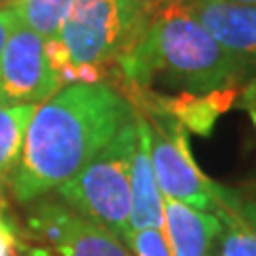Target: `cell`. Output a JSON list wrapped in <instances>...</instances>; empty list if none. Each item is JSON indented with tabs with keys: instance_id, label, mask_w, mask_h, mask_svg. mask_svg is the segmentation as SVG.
Here are the masks:
<instances>
[{
	"instance_id": "cell-8",
	"label": "cell",
	"mask_w": 256,
	"mask_h": 256,
	"mask_svg": "<svg viewBox=\"0 0 256 256\" xmlns=\"http://www.w3.org/2000/svg\"><path fill=\"white\" fill-rule=\"evenodd\" d=\"M237 88H222L210 94H154V92H130L126 98L139 114H162L194 132L198 137H210L222 114L235 105Z\"/></svg>"
},
{
	"instance_id": "cell-11",
	"label": "cell",
	"mask_w": 256,
	"mask_h": 256,
	"mask_svg": "<svg viewBox=\"0 0 256 256\" xmlns=\"http://www.w3.org/2000/svg\"><path fill=\"white\" fill-rule=\"evenodd\" d=\"M164 239L171 256H210L218 244L222 224L210 212L192 207L164 196Z\"/></svg>"
},
{
	"instance_id": "cell-2",
	"label": "cell",
	"mask_w": 256,
	"mask_h": 256,
	"mask_svg": "<svg viewBox=\"0 0 256 256\" xmlns=\"http://www.w3.org/2000/svg\"><path fill=\"white\" fill-rule=\"evenodd\" d=\"M246 64L212 38L186 2L154 4L139 43L116 64V90L154 94H210L233 88Z\"/></svg>"
},
{
	"instance_id": "cell-22",
	"label": "cell",
	"mask_w": 256,
	"mask_h": 256,
	"mask_svg": "<svg viewBox=\"0 0 256 256\" xmlns=\"http://www.w3.org/2000/svg\"><path fill=\"white\" fill-rule=\"evenodd\" d=\"M148 2H154V4H166V2H182V0H148Z\"/></svg>"
},
{
	"instance_id": "cell-20",
	"label": "cell",
	"mask_w": 256,
	"mask_h": 256,
	"mask_svg": "<svg viewBox=\"0 0 256 256\" xmlns=\"http://www.w3.org/2000/svg\"><path fill=\"white\" fill-rule=\"evenodd\" d=\"M222 2H233V4H246V6H256V0H222Z\"/></svg>"
},
{
	"instance_id": "cell-4",
	"label": "cell",
	"mask_w": 256,
	"mask_h": 256,
	"mask_svg": "<svg viewBox=\"0 0 256 256\" xmlns=\"http://www.w3.org/2000/svg\"><path fill=\"white\" fill-rule=\"evenodd\" d=\"M137 116V114H134ZM137 148V124L130 120L86 169L56 190L62 203L84 218L130 239V171Z\"/></svg>"
},
{
	"instance_id": "cell-16",
	"label": "cell",
	"mask_w": 256,
	"mask_h": 256,
	"mask_svg": "<svg viewBox=\"0 0 256 256\" xmlns=\"http://www.w3.org/2000/svg\"><path fill=\"white\" fill-rule=\"evenodd\" d=\"M128 248L134 252V256H171L162 230L148 228L132 233L128 239Z\"/></svg>"
},
{
	"instance_id": "cell-3",
	"label": "cell",
	"mask_w": 256,
	"mask_h": 256,
	"mask_svg": "<svg viewBox=\"0 0 256 256\" xmlns=\"http://www.w3.org/2000/svg\"><path fill=\"white\" fill-rule=\"evenodd\" d=\"M152 11L148 0H73L58 36L45 41L60 86L107 84L116 64L139 43Z\"/></svg>"
},
{
	"instance_id": "cell-6",
	"label": "cell",
	"mask_w": 256,
	"mask_h": 256,
	"mask_svg": "<svg viewBox=\"0 0 256 256\" xmlns=\"http://www.w3.org/2000/svg\"><path fill=\"white\" fill-rule=\"evenodd\" d=\"M26 226L32 237L58 256H134L124 239L73 212L60 198H36L28 205Z\"/></svg>"
},
{
	"instance_id": "cell-23",
	"label": "cell",
	"mask_w": 256,
	"mask_h": 256,
	"mask_svg": "<svg viewBox=\"0 0 256 256\" xmlns=\"http://www.w3.org/2000/svg\"><path fill=\"white\" fill-rule=\"evenodd\" d=\"M210 256H224L222 252H210Z\"/></svg>"
},
{
	"instance_id": "cell-15",
	"label": "cell",
	"mask_w": 256,
	"mask_h": 256,
	"mask_svg": "<svg viewBox=\"0 0 256 256\" xmlns=\"http://www.w3.org/2000/svg\"><path fill=\"white\" fill-rule=\"evenodd\" d=\"M26 244L22 239V228L9 212L2 192H0V256H18L20 248Z\"/></svg>"
},
{
	"instance_id": "cell-17",
	"label": "cell",
	"mask_w": 256,
	"mask_h": 256,
	"mask_svg": "<svg viewBox=\"0 0 256 256\" xmlns=\"http://www.w3.org/2000/svg\"><path fill=\"white\" fill-rule=\"evenodd\" d=\"M20 26V20H18V13H15L13 4H2L0 6V58H2V52L9 38L13 34V30Z\"/></svg>"
},
{
	"instance_id": "cell-5",
	"label": "cell",
	"mask_w": 256,
	"mask_h": 256,
	"mask_svg": "<svg viewBox=\"0 0 256 256\" xmlns=\"http://www.w3.org/2000/svg\"><path fill=\"white\" fill-rule=\"evenodd\" d=\"M150 122V152L160 192L198 212H214L210 178L198 169L188 132L178 120L143 114Z\"/></svg>"
},
{
	"instance_id": "cell-14",
	"label": "cell",
	"mask_w": 256,
	"mask_h": 256,
	"mask_svg": "<svg viewBox=\"0 0 256 256\" xmlns=\"http://www.w3.org/2000/svg\"><path fill=\"white\" fill-rule=\"evenodd\" d=\"M73 0H11L18 20L43 41L58 36Z\"/></svg>"
},
{
	"instance_id": "cell-18",
	"label": "cell",
	"mask_w": 256,
	"mask_h": 256,
	"mask_svg": "<svg viewBox=\"0 0 256 256\" xmlns=\"http://www.w3.org/2000/svg\"><path fill=\"white\" fill-rule=\"evenodd\" d=\"M18 256H58V254L52 252L50 248H45V246H28V244H24L20 248Z\"/></svg>"
},
{
	"instance_id": "cell-24",
	"label": "cell",
	"mask_w": 256,
	"mask_h": 256,
	"mask_svg": "<svg viewBox=\"0 0 256 256\" xmlns=\"http://www.w3.org/2000/svg\"><path fill=\"white\" fill-rule=\"evenodd\" d=\"M11 2V0H0V6H2V4H9Z\"/></svg>"
},
{
	"instance_id": "cell-12",
	"label": "cell",
	"mask_w": 256,
	"mask_h": 256,
	"mask_svg": "<svg viewBox=\"0 0 256 256\" xmlns=\"http://www.w3.org/2000/svg\"><path fill=\"white\" fill-rule=\"evenodd\" d=\"M214 216L222 224L218 237L224 256H256V198H246L218 182H210Z\"/></svg>"
},
{
	"instance_id": "cell-9",
	"label": "cell",
	"mask_w": 256,
	"mask_h": 256,
	"mask_svg": "<svg viewBox=\"0 0 256 256\" xmlns=\"http://www.w3.org/2000/svg\"><path fill=\"white\" fill-rule=\"evenodd\" d=\"M212 38L246 66H256V6L222 0H184Z\"/></svg>"
},
{
	"instance_id": "cell-19",
	"label": "cell",
	"mask_w": 256,
	"mask_h": 256,
	"mask_svg": "<svg viewBox=\"0 0 256 256\" xmlns=\"http://www.w3.org/2000/svg\"><path fill=\"white\" fill-rule=\"evenodd\" d=\"M248 107H256V84L250 88V92H248V100H246Z\"/></svg>"
},
{
	"instance_id": "cell-21",
	"label": "cell",
	"mask_w": 256,
	"mask_h": 256,
	"mask_svg": "<svg viewBox=\"0 0 256 256\" xmlns=\"http://www.w3.org/2000/svg\"><path fill=\"white\" fill-rule=\"evenodd\" d=\"M248 111H250V120H252V124L256 128V107H248Z\"/></svg>"
},
{
	"instance_id": "cell-1",
	"label": "cell",
	"mask_w": 256,
	"mask_h": 256,
	"mask_svg": "<svg viewBox=\"0 0 256 256\" xmlns=\"http://www.w3.org/2000/svg\"><path fill=\"white\" fill-rule=\"evenodd\" d=\"M132 102L109 84H75L41 102L9 180L18 203L30 205L77 178L134 120Z\"/></svg>"
},
{
	"instance_id": "cell-13",
	"label": "cell",
	"mask_w": 256,
	"mask_h": 256,
	"mask_svg": "<svg viewBox=\"0 0 256 256\" xmlns=\"http://www.w3.org/2000/svg\"><path fill=\"white\" fill-rule=\"evenodd\" d=\"M38 105H0V188L20 162L24 139Z\"/></svg>"
},
{
	"instance_id": "cell-7",
	"label": "cell",
	"mask_w": 256,
	"mask_h": 256,
	"mask_svg": "<svg viewBox=\"0 0 256 256\" xmlns=\"http://www.w3.org/2000/svg\"><path fill=\"white\" fill-rule=\"evenodd\" d=\"M60 90L45 41L20 24L0 58V105H41Z\"/></svg>"
},
{
	"instance_id": "cell-10",
	"label": "cell",
	"mask_w": 256,
	"mask_h": 256,
	"mask_svg": "<svg viewBox=\"0 0 256 256\" xmlns=\"http://www.w3.org/2000/svg\"><path fill=\"white\" fill-rule=\"evenodd\" d=\"M134 124H137V148L130 171V235L148 228L164 230V198L152 164L150 122L137 111Z\"/></svg>"
}]
</instances>
